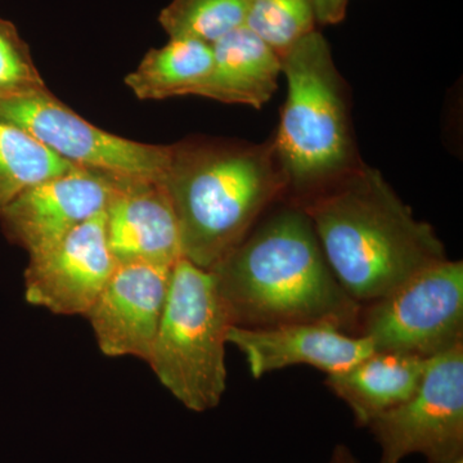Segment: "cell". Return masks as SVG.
<instances>
[{
  "instance_id": "1",
  "label": "cell",
  "mask_w": 463,
  "mask_h": 463,
  "mask_svg": "<svg viewBox=\"0 0 463 463\" xmlns=\"http://www.w3.org/2000/svg\"><path fill=\"white\" fill-rule=\"evenodd\" d=\"M294 203L312 222L337 281L362 307L447 259L434 228L413 215L379 170L364 164Z\"/></svg>"
},
{
  "instance_id": "2",
  "label": "cell",
  "mask_w": 463,
  "mask_h": 463,
  "mask_svg": "<svg viewBox=\"0 0 463 463\" xmlns=\"http://www.w3.org/2000/svg\"><path fill=\"white\" fill-rule=\"evenodd\" d=\"M212 272L232 325L325 322L358 331L362 306L337 281L297 203L265 219Z\"/></svg>"
},
{
  "instance_id": "3",
  "label": "cell",
  "mask_w": 463,
  "mask_h": 463,
  "mask_svg": "<svg viewBox=\"0 0 463 463\" xmlns=\"http://www.w3.org/2000/svg\"><path fill=\"white\" fill-rule=\"evenodd\" d=\"M185 260L213 270L288 192L273 141L187 139L170 145L165 178Z\"/></svg>"
},
{
  "instance_id": "4",
  "label": "cell",
  "mask_w": 463,
  "mask_h": 463,
  "mask_svg": "<svg viewBox=\"0 0 463 463\" xmlns=\"http://www.w3.org/2000/svg\"><path fill=\"white\" fill-rule=\"evenodd\" d=\"M288 99L273 139L294 203L361 165L350 132L345 84L321 33L312 32L281 56Z\"/></svg>"
},
{
  "instance_id": "5",
  "label": "cell",
  "mask_w": 463,
  "mask_h": 463,
  "mask_svg": "<svg viewBox=\"0 0 463 463\" xmlns=\"http://www.w3.org/2000/svg\"><path fill=\"white\" fill-rule=\"evenodd\" d=\"M231 326L214 273L182 258L173 267L165 309L147 364L161 385L192 412L214 410L223 399Z\"/></svg>"
},
{
  "instance_id": "6",
  "label": "cell",
  "mask_w": 463,
  "mask_h": 463,
  "mask_svg": "<svg viewBox=\"0 0 463 463\" xmlns=\"http://www.w3.org/2000/svg\"><path fill=\"white\" fill-rule=\"evenodd\" d=\"M0 120L14 125L72 165L118 182H164L170 145H149L90 123L47 87L0 99Z\"/></svg>"
},
{
  "instance_id": "7",
  "label": "cell",
  "mask_w": 463,
  "mask_h": 463,
  "mask_svg": "<svg viewBox=\"0 0 463 463\" xmlns=\"http://www.w3.org/2000/svg\"><path fill=\"white\" fill-rule=\"evenodd\" d=\"M356 335L374 352L430 359L463 344V263L439 261L362 307Z\"/></svg>"
},
{
  "instance_id": "8",
  "label": "cell",
  "mask_w": 463,
  "mask_h": 463,
  "mask_svg": "<svg viewBox=\"0 0 463 463\" xmlns=\"http://www.w3.org/2000/svg\"><path fill=\"white\" fill-rule=\"evenodd\" d=\"M368 430L380 446L379 463L412 455L428 463L463 457V344L432 356L410 399L376 417Z\"/></svg>"
},
{
  "instance_id": "9",
  "label": "cell",
  "mask_w": 463,
  "mask_h": 463,
  "mask_svg": "<svg viewBox=\"0 0 463 463\" xmlns=\"http://www.w3.org/2000/svg\"><path fill=\"white\" fill-rule=\"evenodd\" d=\"M116 265L102 213L50 248L30 255L24 274L26 301L53 315L85 317Z\"/></svg>"
},
{
  "instance_id": "10",
  "label": "cell",
  "mask_w": 463,
  "mask_h": 463,
  "mask_svg": "<svg viewBox=\"0 0 463 463\" xmlns=\"http://www.w3.org/2000/svg\"><path fill=\"white\" fill-rule=\"evenodd\" d=\"M172 270L143 261L116 265L85 315L102 354L134 356L147 364L165 309Z\"/></svg>"
},
{
  "instance_id": "11",
  "label": "cell",
  "mask_w": 463,
  "mask_h": 463,
  "mask_svg": "<svg viewBox=\"0 0 463 463\" xmlns=\"http://www.w3.org/2000/svg\"><path fill=\"white\" fill-rule=\"evenodd\" d=\"M120 183L75 167L21 194L0 212V227L9 242L29 257L38 254L105 213Z\"/></svg>"
},
{
  "instance_id": "12",
  "label": "cell",
  "mask_w": 463,
  "mask_h": 463,
  "mask_svg": "<svg viewBox=\"0 0 463 463\" xmlns=\"http://www.w3.org/2000/svg\"><path fill=\"white\" fill-rule=\"evenodd\" d=\"M227 343L245 356L254 379L298 364L326 374L339 373L374 352L367 337L347 334L325 322L254 328L232 325Z\"/></svg>"
},
{
  "instance_id": "13",
  "label": "cell",
  "mask_w": 463,
  "mask_h": 463,
  "mask_svg": "<svg viewBox=\"0 0 463 463\" xmlns=\"http://www.w3.org/2000/svg\"><path fill=\"white\" fill-rule=\"evenodd\" d=\"M105 231L118 264L173 268L183 258L178 221L164 182H121L106 207Z\"/></svg>"
},
{
  "instance_id": "14",
  "label": "cell",
  "mask_w": 463,
  "mask_h": 463,
  "mask_svg": "<svg viewBox=\"0 0 463 463\" xmlns=\"http://www.w3.org/2000/svg\"><path fill=\"white\" fill-rule=\"evenodd\" d=\"M281 56L245 25L213 44V67L199 97L261 109L276 93Z\"/></svg>"
},
{
  "instance_id": "15",
  "label": "cell",
  "mask_w": 463,
  "mask_h": 463,
  "mask_svg": "<svg viewBox=\"0 0 463 463\" xmlns=\"http://www.w3.org/2000/svg\"><path fill=\"white\" fill-rule=\"evenodd\" d=\"M429 359L392 352H373L343 373L327 374L326 386L352 411L356 426L410 399L419 388Z\"/></svg>"
},
{
  "instance_id": "16",
  "label": "cell",
  "mask_w": 463,
  "mask_h": 463,
  "mask_svg": "<svg viewBox=\"0 0 463 463\" xmlns=\"http://www.w3.org/2000/svg\"><path fill=\"white\" fill-rule=\"evenodd\" d=\"M213 67V45L196 39H170L152 48L125 85L141 100L197 96Z\"/></svg>"
},
{
  "instance_id": "17",
  "label": "cell",
  "mask_w": 463,
  "mask_h": 463,
  "mask_svg": "<svg viewBox=\"0 0 463 463\" xmlns=\"http://www.w3.org/2000/svg\"><path fill=\"white\" fill-rule=\"evenodd\" d=\"M75 167L24 130L0 120V212L33 185Z\"/></svg>"
},
{
  "instance_id": "18",
  "label": "cell",
  "mask_w": 463,
  "mask_h": 463,
  "mask_svg": "<svg viewBox=\"0 0 463 463\" xmlns=\"http://www.w3.org/2000/svg\"><path fill=\"white\" fill-rule=\"evenodd\" d=\"M249 0H172L158 24L170 39H196L214 44L245 25Z\"/></svg>"
},
{
  "instance_id": "19",
  "label": "cell",
  "mask_w": 463,
  "mask_h": 463,
  "mask_svg": "<svg viewBox=\"0 0 463 463\" xmlns=\"http://www.w3.org/2000/svg\"><path fill=\"white\" fill-rule=\"evenodd\" d=\"M310 0H249L245 26L279 56L316 30Z\"/></svg>"
},
{
  "instance_id": "20",
  "label": "cell",
  "mask_w": 463,
  "mask_h": 463,
  "mask_svg": "<svg viewBox=\"0 0 463 463\" xmlns=\"http://www.w3.org/2000/svg\"><path fill=\"white\" fill-rule=\"evenodd\" d=\"M47 87L16 25L0 17V99Z\"/></svg>"
},
{
  "instance_id": "21",
  "label": "cell",
  "mask_w": 463,
  "mask_h": 463,
  "mask_svg": "<svg viewBox=\"0 0 463 463\" xmlns=\"http://www.w3.org/2000/svg\"><path fill=\"white\" fill-rule=\"evenodd\" d=\"M317 24L336 25L346 16L347 0H310Z\"/></svg>"
},
{
  "instance_id": "22",
  "label": "cell",
  "mask_w": 463,
  "mask_h": 463,
  "mask_svg": "<svg viewBox=\"0 0 463 463\" xmlns=\"http://www.w3.org/2000/svg\"><path fill=\"white\" fill-rule=\"evenodd\" d=\"M327 463H361L346 444H337L332 450Z\"/></svg>"
},
{
  "instance_id": "23",
  "label": "cell",
  "mask_w": 463,
  "mask_h": 463,
  "mask_svg": "<svg viewBox=\"0 0 463 463\" xmlns=\"http://www.w3.org/2000/svg\"><path fill=\"white\" fill-rule=\"evenodd\" d=\"M443 463H463V457H461V458L455 459V461L443 462Z\"/></svg>"
}]
</instances>
